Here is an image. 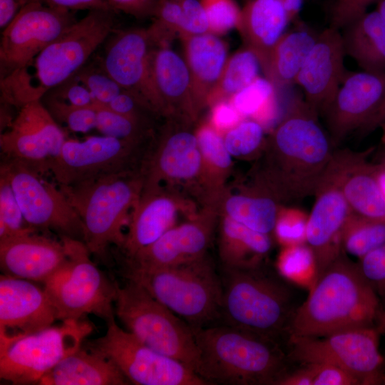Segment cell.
Instances as JSON below:
<instances>
[{
    "label": "cell",
    "instance_id": "cell-57",
    "mask_svg": "<svg viewBox=\"0 0 385 385\" xmlns=\"http://www.w3.org/2000/svg\"><path fill=\"white\" fill-rule=\"evenodd\" d=\"M275 385H313V377L310 369L306 364L291 373H285Z\"/></svg>",
    "mask_w": 385,
    "mask_h": 385
},
{
    "label": "cell",
    "instance_id": "cell-19",
    "mask_svg": "<svg viewBox=\"0 0 385 385\" xmlns=\"http://www.w3.org/2000/svg\"><path fill=\"white\" fill-rule=\"evenodd\" d=\"M152 44L146 30L120 31L108 44L102 68L146 109L160 113L151 71Z\"/></svg>",
    "mask_w": 385,
    "mask_h": 385
},
{
    "label": "cell",
    "instance_id": "cell-61",
    "mask_svg": "<svg viewBox=\"0 0 385 385\" xmlns=\"http://www.w3.org/2000/svg\"><path fill=\"white\" fill-rule=\"evenodd\" d=\"M385 111V99L379 109V111L377 114V116L375 119V122H374V125L376 126V125H379V122H380V120H381V118L383 115V113H384Z\"/></svg>",
    "mask_w": 385,
    "mask_h": 385
},
{
    "label": "cell",
    "instance_id": "cell-36",
    "mask_svg": "<svg viewBox=\"0 0 385 385\" xmlns=\"http://www.w3.org/2000/svg\"><path fill=\"white\" fill-rule=\"evenodd\" d=\"M385 242V219L362 217L351 212L343 229L342 250L359 259Z\"/></svg>",
    "mask_w": 385,
    "mask_h": 385
},
{
    "label": "cell",
    "instance_id": "cell-62",
    "mask_svg": "<svg viewBox=\"0 0 385 385\" xmlns=\"http://www.w3.org/2000/svg\"><path fill=\"white\" fill-rule=\"evenodd\" d=\"M378 327L381 329V332H383L385 328V312H383L381 314V317L379 323L378 324Z\"/></svg>",
    "mask_w": 385,
    "mask_h": 385
},
{
    "label": "cell",
    "instance_id": "cell-9",
    "mask_svg": "<svg viewBox=\"0 0 385 385\" xmlns=\"http://www.w3.org/2000/svg\"><path fill=\"white\" fill-rule=\"evenodd\" d=\"M68 253L66 264L44 284L58 319L78 320L93 314L107 323L115 319V281L111 282L90 257L85 243L60 236Z\"/></svg>",
    "mask_w": 385,
    "mask_h": 385
},
{
    "label": "cell",
    "instance_id": "cell-39",
    "mask_svg": "<svg viewBox=\"0 0 385 385\" xmlns=\"http://www.w3.org/2000/svg\"><path fill=\"white\" fill-rule=\"evenodd\" d=\"M274 86L266 78H257L232 96V104L241 115L260 116L275 107Z\"/></svg>",
    "mask_w": 385,
    "mask_h": 385
},
{
    "label": "cell",
    "instance_id": "cell-51",
    "mask_svg": "<svg viewBox=\"0 0 385 385\" xmlns=\"http://www.w3.org/2000/svg\"><path fill=\"white\" fill-rule=\"evenodd\" d=\"M306 365L312 372L313 385H360L353 375L337 366L326 363Z\"/></svg>",
    "mask_w": 385,
    "mask_h": 385
},
{
    "label": "cell",
    "instance_id": "cell-41",
    "mask_svg": "<svg viewBox=\"0 0 385 385\" xmlns=\"http://www.w3.org/2000/svg\"><path fill=\"white\" fill-rule=\"evenodd\" d=\"M223 138L230 155L238 158L260 151L266 141L263 125L254 119L240 121Z\"/></svg>",
    "mask_w": 385,
    "mask_h": 385
},
{
    "label": "cell",
    "instance_id": "cell-44",
    "mask_svg": "<svg viewBox=\"0 0 385 385\" xmlns=\"http://www.w3.org/2000/svg\"><path fill=\"white\" fill-rule=\"evenodd\" d=\"M78 79L90 91L96 105L107 106L125 90L103 68L83 67L76 73Z\"/></svg>",
    "mask_w": 385,
    "mask_h": 385
},
{
    "label": "cell",
    "instance_id": "cell-20",
    "mask_svg": "<svg viewBox=\"0 0 385 385\" xmlns=\"http://www.w3.org/2000/svg\"><path fill=\"white\" fill-rule=\"evenodd\" d=\"M217 215V207L209 204L188 221L174 225L153 243L125 259V267H165L205 257L212 240Z\"/></svg>",
    "mask_w": 385,
    "mask_h": 385
},
{
    "label": "cell",
    "instance_id": "cell-43",
    "mask_svg": "<svg viewBox=\"0 0 385 385\" xmlns=\"http://www.w3.org/2000/svg\"><path fill=\"white\" fill-rule=\"evenodd\" d=\"M46 107L56 121L66 124L75 133H87L96 128V111L93 107L71 105L52 96L46 98Z\"/></svg>",
    "mask_w": 385,
    "mask_h": 385
},
{
    "label": "cell",
    "instance_id": "cell-52",
    "mask_svg": "<svg viewBox=\"0 0 385 385\" xmlns=\"http://www.w3.org/2000/svg\"><path fill=\"white\" fill-rule=\"evenodd\" d=\"M240 115L231 102L219 101L212 111V126L217 131L229 130L240 122Z\"/></svg>",
    "mask_w": 385,
    "mask_h": 385
},
{
    "label": "cell",
    "instance_id": "cell-3",
    "mask_svg": "<svg viewBox=\"0 0 385 385\" xmlns=\"http://www.w3.org/2000/svg\"><path fill=\"white\" fill-rule=\"evenodd\" d=\"M112 31L111 10H91L26 64L1 78V102L20 108L41 101L83 68Z\"/></svg>",
    "mask_w": 385,
    "mask_h": 385
},
{
    "label": "cell",
    "instance_id": "cell-12",
    "mask_svg": "<svg viewBox=\"0 0 385 385\" xmlns=\"http://www.w3.org/2000/svg\"><path fill=\"white\" fill-rule=\"evenodd\" d=\"M0 175L10 183L27 224L37 230H53L83 242V222L59 187L26 164L5 159Z\"/></svg>",
    "mask_w": 385,
    "mask_h": 385
},
{
    "label": "cell",
    "instance_id": "cell-16",
    "mask_svg": "<svg viewBox=\"0 0 385 385\" xmlns=\"http://www.w3.org/2000/svg\"><path fill=\"white\" fill-rule=\"evenodd\" d=\"M68 138L41 101L27 103L0 135L6 159L21 161L42 175L48 173Z\"/></svg>",
    "mask_w": 385,
    "mask_h": 385
},
{
    "label": "cell",
    "instance_id": "cell-38",
    "mask_svg": "<svg viewBox=\"0 0 385 385\" xmlns=\"http://www.w3.org/2000/svg\"><path fill=\"white\" fill-rule=\"evenodd\" d=\"M276 268L286 281L307 291L311 290L318 278L314 254L306 243L283 247Z\"/></svg>",
    "mask_w": 385,
    "mask_h": 385
},
{
    "label": "cell",
    "instance_id": "cell-23",
    "mask_svg": "<svg viewBox=\"0 0 385 385\" xmlns=\"http://www.w3.org/2000/svg\"><path fill=\"white\" fill-rule=\"evenodd\" d=\"M345 56L341 31L329 26L318 34L297 76L305 102L317 114L325 111L347 73Z\"/></svg>",
    "mask_w": 385,
    "mask_h": 385
},
{
    "label": "cell",
    "instance_id": "cell-50",
    "mask_svg": "<svg viewBox=\"0 0 385 385\" xmlns=\"http://www.w3.org/2000/svg\"><path fill=\"white\" fill-rule=\"evenodd\" d=\"M50 96L71 105L79 107H93L95 101L86 85L75 74L66 81L55 88Z\"/></svg>",
    "mask_w": 385,
    "mask_h": 385
},
{
    "label": "cell",
    "instance_id": "cell-53",
    "mask_svg": "<svg viewBox=\"0 0 385 385\" xmlns=\"http://www.w3.org/2000/svg\"><path fill=\"white\" fill-rule=\"evenodd\" d=\"M111 8L135 16L153 14L158 0H107Z\"/></svg>",
    "mask_w": 385,
    "mask_h": 385
},
{
    "label": "cell",
    "instance_id": "cell-49",
    "mask_svg": "<svg viewBox=\"0 0 385 385\" xmlns=\"http://www.w3.org/2000/svg\"><path fill=\"white\" fill-rule=\"evenodd\" d=\"M183 19L180 31L188 36L206 34L210 31L205 9L197 0H180Z\"/></svg>",
    "mask_w": 385,
    "mask_h": 385
},
{
    "label": "cell",
    "instance_id": "cell-13",
    "mask_svg": "<svg viewBox=\"0 0 385 385\" xmlns=\"http://www.w3.org/2000/svg\"><path fill=\"white\" fill-rule=\"evenodd\" d=\"M90 348L111 359L128 381L139 385H208L183 363L147 346L128 331L107 323Z\"/></svg>",
    "mask_w": 385,
    "mask_h": 385
},
{
    "label": "cell",
    "instance_id": "cell-5",
    "mask_svg": "<svg viewBox=\"0 0 385 385\" xmlns=\"http://www.w3.org/2000/svg\"><path fill=\"white\" fill-rule=\"evenodd\" d=\"M224 270L221 314L227 324L277 343L287 336L296 310L287 281L265 264Z\"/></svg>",
    "mask_w": 385,
    "mask_h": 385
},
{
    "label": "cell",
    "instance_id": "cell-47",
    "mask_svg": "<svg viewBox=\"0 0 385 385\" xmlns=\"http://www.w3.org/2000/svg\"><path fill=\"white\" fill-rule=\"evenodd\" d=\"M364 277L380 297H385V242L359 259Z\"/></svg>",
    "mask_w": 385,
    "mask_h": 385
},
{
    "label": "cell",
    "instance_id": "cell-48",
    "mask_svg": "<svg viewBox=\"0 0 385 385\" xmlns=\"http://www.w3.org/2000/svg\"><path fill=\"white\" fill-rule=\"evenodd\" d=\"M379 0H334L329 14V26L341 31L365 13Z\"/></svg>",
    "mask_w": 385,
    "mask_h": 385
},
{
    "label": "cell",
    "instance_id": "cell-7",
    "mask_svg": "<svg viewBox=\"0 0 385 385\" xmlns=\"http://www.w3.org/2000/svg\"><path fill=\"white\" fill-rule=\"evenodd\" d=\"M122 274L142 286L192 328L209 326L222 317V279L207 256L165 267H125Z\"/></svg>",
    "mask_w": 385,
    "mask_h": 385
},
{
    "label": "cell",
    "instance_id": "cell-59",
    "mask_svg": "<svg viewBox=\"0 0 385 385\" xmlns=\"http://www.w3.org/2000/svg\"><path fill=\"white\" fill-rule=\"evenodd\" d=\"M376 10L379 13L385 21V0H379L377 1Z\"/></svg>",
    "mask_w": 385,
    "mask_h": 385
},
{
    "label": "cell",
    "instance_id": "cell-63",
    "mask_svg": "<svg viewBox=\"0 0 385 385\" xmlns=\"http://www.w3.org/2000/svg\"><path fill=\"white\" fill-rule=\"evenodd\" d=\"M383 332H384V333H385V328H384V329Z\"/></svg>",
    "mask_w": 385,
    "mask_h": 385
},
{
    "label": "cell",
    "instance_id": "cell-11",
    "mask_svg": "<svg viewBox=\"0 0 385 385\" xmlns=\"http://www.w3.org/2000/svg\"><path fill=\"white\" fill-rule=\"evenodd\" d=\"M92 331L88 322L68 319L14 342L0 351V378L13 384H38L56 364L76 351Z\"/></svg>",
    "mask_w": 385,
    "mask_h": 385
},
{
    "label": "cell",
    "instance_id": "cell-37",
    "mask_svg": "<svg viewBox=\"0 0 385 385\" xmlns=\"http://www.w3.org/2000/svg\"><path fill=\"white\" fill-rule=\"evenodd\" d=\"M260 68V61L253 51L247 48L237 52L227 61L208 101L233 96L259 78Z\"/></svg>",
    "mask_w": 385,
    "mask_h": 385
},
{
    "label": "cell",
    "instance_id": "cell-28",
    "mask_svg": "<svg viewBox=\"0 0 385 385\" xmlns=\"http://www.w3.org/2000/svg\"><path fill=\"white\" fill-rule=\"evenodd\" d=\"M128 380L109 358L80 347L38 381L41 385H125Z\"/></svg>",
    "mask_w": 385,
    "mask_h": 385
},
{
    "label": "cell",
    "instance_id": "cell-1",
    "mask_svg": "<svg viewBox=\"0 0 385 385\" xmlns=\"http://www.w3.org/2000/svg\"><path fill=\"white\" fill-rule=\"evenodd\" d=\"M317 115L295 100L265 141L254 187L280 204L314 195L331 163L334 145Z\"/></svg>",
    "mask_w": 385,
    "mask_h": 385
},
{
    "label": "cell",
    "instance_id": "cell-15",
    "mask_svg": "<svg viewBox=\"0 0 385 385\" xmlns=\"http://www.w3.org/2000/svg\"><path fill=\"white\" fill-rule=\"evenodd\" d=\"M76 21L69 10L38 0L27 4L3 30L1 78L26 64Z\"/></svg>",
    "mask_w": 385,
    "mask_h": 385
},
{
    "label": "cell",
    "instance_id": "cell-4",
    "mask_svg": "<svg viewBox=\"0 0 385 385\" xmlns=\"http://www.w3.org/2000/svg\"><path fill=\"white\" fill-rule=\"evenodd\" d=\"M199 349L196 374L208 384L275 385L287 356L277 342L228 324L192 328Z\"/></svg>",
    "mask_w": 385,
    "mask_h": 385
},
{
    "label": "cell",
    "instance_id": "cell-21",
    "mask_svg": "<svg viewBox=\"0 0 385 385\" xmlns=\"http://www.w3.org/2000/svg\"><path fill=\"white\" fill-rule=\"evenodd\" d=\"M56 320V309L44 289L26 279L1 274L0 351L50 327Z\"/></svg>",
    "mask_w": 385,
    "mask_h": 385
},
{
    "label": "cell",
    "instance_id": "cell-8",
    "mask_svg": "<svg viewBox=\"0 0 385 385\" xmlns=\"http://www.w3.org/2000/svg\"><path fill=\"white\" fill-rule=\"evenodd\" d=\"M127 281L123 287L115 282L118 318L143 343L195 372L199 349L192 327L142 286Z\"/></svg>",
    "mask_w": 385,
    "mask_h": 385
},
{
    "label": "cell",
    "instance_id": "cell-22",
    "mask_svg": "<svg viewBox=\"0 0 385 385\" xmlns=\"http://www.w3.org/2000/svg\"><path fill=\"white\" fill-rule=\"evenodd\" d=\"M314 196L307 218L306 244L314 254L319 278L343 251L342 232L351 211L336 178L328 171Z\"/></svg>",
    "mask_w": 385,
    "mask_h": 385
},
{
    "label": "cell",
    "instance_id": "cell-40",
    "mask_svg": "<svg viewBox=\"0 0 385 385\" xmlns=\"http://www.w3.org/2000/svg\"><path fill=\"white\" fill-rule=\"evenodd\" d=\"M96 129L103 135L141 143L144 131L140 118L116 113L107 106L95 105Z\"/></svg>",
    "mask_w": 385,
    "mask_h": 385
},
{
    "label": "cell",
    "instance_id": "cell-46",
    "mask_svg": "<svg viewBox=\"0 0 385 385\" xmlns=\"http://www.w3.org/2000/svg\"><path fill=\"white\" fill-rule=\"evenodd\" d=\"M210 26L215 33H225L240 21L241 10L233 0H202Z\"/></svg>",
    "mask_w": 385,
    "mask_h": 385
},
{
    "label": "cell",
    "instance_id": "cell-32",
    "mask_svg": "<svg viewBox=\"0 0 385 385\" xmlns=\"http://www.w3.org/2000/svg\"><path fill=\"white\" fill-rule=\"evenodd\" d=\"M340 31L346 56L363 71L385 72V21L376 10L367 11Z\"/></svg>",
    "mask_w": 385,
    "mask_h": 385
},
{
    "label": "cell",
    "instance_id": "cell-30",
    "mask_svg": "<svg viewBox=\"0 0 385 385\" xmlns=\"http://www.w3.org/2000/svg\"><path fill=\"white\" fill-rule=\"evenodd\" d=\"M185 51L192 93L199 108L208 101L222 76L227 63V48L218 37L206 33L189 36Z\"/></svg>",
    "mask_w": 385,
    "mask_h": 385
},
{
    "label": "cell",
    "instance_id": "cell-18",
    "mask_svg": "<svg viewBox=\"0 0 385 385\" xmlns=\"http://www.w3.org/2000/svg\"><path fill=\"white\" fill-rule=\"evenodd\" d=\"M385 99V72L347 73L324 115L334 145L359 128H370Z\"/></svg>",
    "mask_w": 385,
    "mask_h": 385
},
{
    "label": "cell",
    "instance_id": "cell-26",
    "mask_svg": "<svg viewBox=\"0 0 385 385\" xmlns=\"http://www.w3.org/2000/svg\"><path fill=\"white\" fill-rule=\"evenodd\" d=\"M365 153L334 152L328 168L337 180L351 212L385 219V192L380 170L366 160Z\"/></svg>",
    "mask_w": 385,
    "mask_h": 385
},
{
    "label": "cell",
    "instance_id": "cell-2",
    "mask_svg": "<svg viewBox=\"0 0 385 385\" xmlns=\"http://www.w3.org/2000/svg\"><path fill=\"white\" fill-rule=\"evenodd\" d=\"M379 295L342 251L318 278L293 314L287 337H324L378 326Z\"/></svg>",
    "mask_w": 385,
    "mask_h": 385
},
{
    "label": "cell",
    "instance_id": "cell-33",
    "mask_svg": "<svg viewBox=\"0 0 385 385\" xmlns=\"http://www.w3.org/2000/svg\"><path fill=\"white\" fill-rule=\"evenodd\" d=\"M317 36L302 25L284 33L262 66L265 78L274 86L282 87L295 83L297 76Z\"/></svg>",
    "mask_w": 385,
    "mask_h": 385
},
{
    "label": "cell",
    "instance_id": "cell-6",
    "mask_svg": "<svg viewBox=\"0 0 385 385\" xmlns=\"http://www.w3.org/2000/svg\"><path fill=\"white\" fill-rule=\"evenodd\" d=\"M83 225V242L91 254L106 261L111 245L120 248L123 230L143 187L140 170L58 185Z\"/></svg>",
    "mask_w": 385,
    "mask_h": 385
},
{
    "label": "cell",
    "instance_id": "cell-24",
    "mask_svg": "<svg viewBox=\"0 0 385 385\" xmlns=\"http://www.w3.org/2000/svg\"><path fill=\"white\" fill-rule=\"evenodd\" d=\"M34 232L0 240V267L4 274L44 283L67 262L60 241Z\"/></svg>",
    "mask_w": 385,
    "mask_h": 385
},
{
    "label": "cell",
    "instance_id": "cell-45",
    "mask_svg": "<svg viewBox=\"0 0 385 385\" xmlns=\"http://www.w3.org/2000/svg\"><path fill=\"white\" fill-rule=\"evenodd\" d=\"M308 216L296 209H280L274 232L283 247L306 243Z\"/></svg>",
    "mask_w": 385,
    "mask_h": 385
},
{
    "label": "cell",
    "instance_id": "cell-29",
    "mask_svg": "<svg viewBox=\"0 0 385 385\" xmlns=\"http://www.w3.org/2000/svg\"><path fill=\"white\" fill-rule=\"evenodd\" d=\"M290 21L280 0L246 1L238 26L247 48L257 54L261 66Z\"/></svg>",
    "mask_w": 385,
    "mask_h": 385
},
{
    "label": "cell",
    "instance_id": "cell-31",
    "mask_svg": "<svg viewBox=\"0 0 385 385\" xmlns=\"http://www.w3.org/2000/svg\"><path fill=\"white\" fill-rule=\"evenodd\" d=\"M219 256L224 268H250L264 265L272 249L270 235L253 230L222 215Z\"/></svg>",
    "mask_w": 385,
    "mask_h": 385
},
{
    "label": "cell",
    "instance_id": "cell-58",
    "mask_svg": "<svg viewBox=\"0 0 385 385\" xmlns=\"http://www.w3.org/2000/svg\"><path fill=\"white\" fill-rule=\"evenodd\" d=\"M284 6L290 20L295 19L299 14L303 4V0H280Z\"/></svg>",
    "mask_w": 385,
    "mask_h": 385
},
{
    "label": "cell",
    "instance_id": "cell-60",
    "mask_svg": "<svg viewBox=\"0 0 385 385\" xmlns=\"http://www.w3.org/2000/svg\"><path fill=\"white\" fill-rule=\"evenodd\" d=\"M382 128L381 142L385 145V111L383 113L379 124Z\"/></svg>",
    "mask_w": 385,
    "mask_h": 385
},
{
    "label": "cell",
    "instance_id": "cell-42",
    "mask_svg": "<svg viewBox=\"0 0 385 385\" xmlns=\"http://www.w3.org/2000/svg\"><path fill=\"white\" fill-rule=\"evenodd\" d=\"M36 231L26 222L10 183L0 175V240Z\"/></svg>",
    "mask_w": 385,
    "mask_h": 385
},
{
    "label": "cell",
    "instance_id": "cell-27",
    "mask_svg": "<svg viewBox=\"0 0 385 385\" xmlns=\"http://www.w3.org/2000/svg\"><path fill=\"white\" fill-rule=\"evenodd\" d=\"M151 71L158 96L160 114L191 119L197 106L188 66L178 53L160 46L151 52Z\"/></svg>",
    "mask_w": 385,
    "mask_h": 385
},
{
    "label": "cell",
    "instance_id": "cell-55",
    "mask_svg": "<svg viewBox=\"0 0 385 385\" xmlns=\"http://www.w3.org/2000/svg\"><path fill=\"white\" fill-rule=\"evenodd\" d=\"M43 4L69 11L80 9L112 10L107 0H39Z\"/></svg>",
    "mask_w": 385,
    "mask_h": 385
},
{
    "label": "cell",
    "instance_id": "cell-56",
    "mask_svg": "<svg viewBox=\"0 0 385 385\" xmlns=\"http://www.w3.org/2000/svg\"><path fill=\"white\" fill-rule=\"evenodd\" d=\"M34 1L38 0H0L1 29H5L24 7Z\"/></svg>",
    "mask_w": 385,
    "mask_h": 385
},
{
    "label": "cell",
    "instance_id": "cell-25",
    "mask_svg": "<svg viewBox=\"0 0 385 385\" xmlns=\"http://www.w3.org/2000/svg\"><path fill=\"white\" fill-rule=\"evenodd\" d=\"M165 187H143L119 248L125 259L149 246L173 227L178 213L185 208L183 199Z\"/></svg>",
    "mask_w": 385,
    "mask_h": 385
},
{
    "label": "cell",
    "instance_id": "cell-34",
    "mask_svg": "<svg viewBox=\"0 0 385 385\" xmlns=\"http://www.w3.org/2000/svg\"><path fill=\"white\" fill-rule=\"evenodd\" d=\"M215 205L221 215L267 235L274 232L282 207L277 200L255 187L246 192L226 194L224 190Z\"/></svg>",
    "mask_w": 385,
    "mask_h": 385
},
{
    "label": "cell",
    "instance_id": "cell-10",
    "mask_svg": "<svg viewBox=\"0 0 385 385\" xmlns=\"http://www.w3.org/2000/svg\"><path fill=\"white\" fill-rule=\"evenodd\" d=\"M376 327L357 328L324 337L289 336L287 357L302 365L326 363L353 375L360 385L385 384L384 359L379 351Z\"/></svg>",
    "mask_w": 385,
    "mask_h": 385
},
{
    "label": "cell",
    "instance_id": "cell-54",
    "mask_svg": "<svg viewBox=\"0 0 385 385\" xmlns=\"http://www.w3.org/2000/svg\"><path fill=\"white\" fill-rule=\"evenodd\" d=\"M105 106L116 113L138 118H140L138 108H145L133 95L126 91L119 93Z\"/></svg>",
    "mask_w": 385,
    "mask_h": 385
},
{
    "label": "cell",
    "instance_id": "cell-17",
    "mask_svg": "<svg viewBox=\"0 0 385 385\" xmlns=\"http://www.w3.org/2000/svg\"><path fill=\"white\" fill-rule=\"evenodd\" d=\"M143 187L168 185L197 187L212 198L196 133L186 129L167 131L140 166Z\"/></svg>",
    "mask_w": 385,
    "mask_h": 385
},
{
    "label": "cell",
    "instance_id": "cell-14",
    "mask_svg": "<svg viewBox=\"0 0 385 385\" xmlns=\"http://www.w3.org/2000/svg\"><path fill=\"white\" fill-rule=\"evenodd\" d=\"M141 143L106 135L67 138L49 173L58 185H70L123 172L140 170Z\"/></svg>",
    "mask_w": 385,
    "mask_h": 385
},
{
    "label": "cell",
    "instance_id": "cell-35",
    "mask_svg": "<svg viewBox=\"0 0 385 385\" xmlns=\"http://www.w3.org/2000/svg\"><path fill=\"white\" fill-rule=\"evenodd\" d=\"M210 190L215 200L224 191V183L232 170V155L224 138L212 125L201 127L196 133Z\"/></svg>",
    "mask_w": 385,
    "mask_h": 385
}]
</instances>
